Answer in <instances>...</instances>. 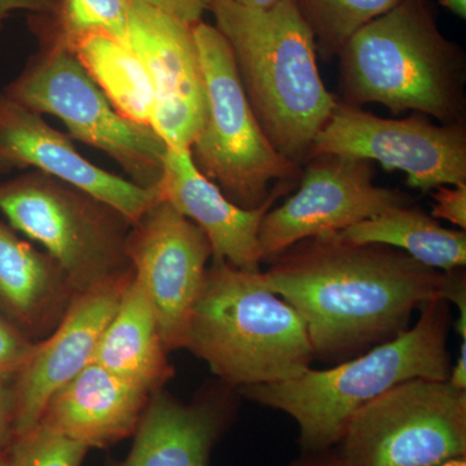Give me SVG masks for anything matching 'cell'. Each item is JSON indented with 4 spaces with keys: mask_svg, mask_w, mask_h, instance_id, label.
<instances>
[{
    "mask_svg": "<svg viewBox=\"0 0 466 466\" xmlns=\"http://www.w3.org/2000/svg\"><path fill=\"white\" fill-rule=\"evenodd\" d=\"M269 262L263 283L299 312L315 360L334 364L406 332L416 309L441 299L444 275L395 248L336 233L297 242Z\"/></svg>",
    "mask_w": 466,
    "mask_h": 466,
    "instance_id": "cell-1",
    "label": "cell"
},
{
    "mask_svg": "<svg viewBox=\"0 0 466 466\" xmlns=\"http://www.w3.org/2000/svg\"><path fill=\"white\" fill-rule=\"evenodd\" d=\"M208 11L231 48L263 133L280 155L302 165L337 101L325 88L314 34L296 2L257 9L211 0Z\"/></svg>",
    "mask_w": 466,
    "mask_h": 466,
    "instance_id": "cell-2",
    "label": "cell"
},
{
    "mask_svg": "<svg viewBox=\"0 0 466 466\" xmlns=\"http://www.w3.org/2000/svg\"><path fill=\"white\" fill-rule=\"evenodd\" d=\"M450 303L437 299L420 309L415 324L358 357L327 370H309L289 381L238 389L263 407L297 422L302 452L336 449L350 419L383 392L410 380L449 381Z\"/></svg>",
    "mask_w": 466,
    "mask_h": 466,
    "instance_id": "cell-3",
    "label": "cell"
},
{
    "mask_svg": "<svg viewBox=\"0 0 466 466\" xmlns=\"http://www.w3.org/2000/svg\"><path fill=\"white\" fill-rule=\"evenodd\" d=\"M339 56L343 104L464 121V56L441 33L431 0H401L359 29Z\"/></svg>",
    "mask_w": 466,
    "mask_h": 466,
    "instance_id": "cell-4",
    "label": "cell"
},
{
    "mask_svg": "<svg viewBox=\"0 0 466 466\" xmlns=\"http://www.w3.org/2000/svg\"><path fill=\"white\" fill-rule=\"evenodd\" d=\"M186 349L238 389L289 381L315 360L302 318L266 287L262 271H244L225 260L208 267Z\"/></svg>",
    "mask_w": 466,
    "mask_h": 466,
    "instance_id": "cell-5",
    "label": "cell"
},
{
    "mask_svg": "<svg viewBox=\"0 0 466 466\" xmlns=\"http://www.w3.org/2000/svg\"><path fill=\"white\" fill-rule=\"evenodd\" d=\"M207 87V115L191 155L196 167L244 208L265 204L272 184L293 183L299 165L275 149L242 87L235 58L216 26H192Z\"/></svg>",
    "mask_w": 466,
    "mask_h": 466,
    "instance_id": "cell-6",
    "label": "cell"
},
{
    "mask_svg": "<svg viewBox=\"0 0 466 466\" xmlns=\"http://www.w3.org/2000/svg\"><path fill=\"white\" fill-rule=\"evenodd\" d=\"M0 214L60 266L76 293L133 271L126 241L133 223L115 208L51 175L0 180Z\"/></svg>",
    "mask_w": 466,
    "mask_h": 466,
    "instance_id": "cell-7",
    "label": "cell"
},
{
    "mask_svg": "<svg viewBox=\"0 0 466 466\" xmlns=\"http://www.w3.org/2000/svg\"><path fill=\"white\" fill-rule=\"evenodd\" d=\"M3 91L39 115L56 116L72 139L103 150L131 182L157 188L167 143L150 126L119 115L66 46L50 41Z\"/></svg>",
    "mask_w": 466,
    "mask_h": 466,
    "instance_id": "cell-8",
    "label": "cell"
},
{
    "mask_svg": "<svg viewBox=\"0 0 466 466\" xmlns=\"http://www.w3.org/2000/svg\"><path fill=\"white\" fill-rule=\"evenodd\" d=\"M349 466H435L466 458V390L401 382L358 410L339 443Z\"/></svg>",
    "mask_w": 466,
    "mask_h": 466,
    "instance_id": "cell-9",
    "label": "cell"
},
{
    "mask_svg": "<svg viewBox=\"0 0 466 466\" xmlns=\"http://www.w3.org/2000/svg\"><path fill=\"white\" fill-rule=\"evenodd\" d=\"M343 156L400 170L422 192L466 184L464 121L433 125L419 115L382 118L359 106L337 103L312 143L309 158Z\"/></svg>",
    "mask_w": 466,
    "mask_h": 466,
    "instance_id": "cell-10",
    "label": "cell"
},
{
    "mask_svg": "<svg viewBox=\"0 0 466 466\" xmlns=\"http://www.w3.org/2000/svg\"><path fill=\"white\" fill-rule=\"evenodd\" d=\"M126 256L155 309L165 349H186L193 308L213 258L207 236L161 200L131 226Z\"/></svg>",
    "mask_w": 466,
    "mask_h": 466,
    "instance_id": "cell-11",
    "label": "cell"
},
{
    "mask_svg": "<svg viewBox=\"0 0 466 466\" xmlns=\"http://www.w3.org/2000/svg\"><path fill=\"white\" fill-rule=\"evenodd\" d=\"M309 159L299 191L263 218L258 235L262 262L306 238L339 232L408 205L406 196L376 186L372 162L343 156Z\"/></svg>",
    "mask_w": 466,
    "mask_h": 466,
    "instance_id": "cell-12",
    "label": "cell"
},
{
    "mask_svg": "<svg viewBox=\"0 0 466 466\" xmlns=\"http://www.w3.org/2000/svg\"><path fill=\"white\" fill-rule=\"evenodd\" d=\"M128 43L155 92L152 127L170 148H191L207 115V87L191 25L131 0Z\"/></svg>",
    "mask_w": 466,
    "mask_h": 466,
    "instance_id": "cell-13",
    "label": "cell"
},
{
    "mask_svg": "<svg viewBox=\"0 0 466 466\" xmlns=\"http://www.w3.org/2000/svg\"><path fill=\"white\" fill-rule=\"evenodd\" d=\"M133 276L134 269L76 293L54 332L35 342L11 388L15 438L33 431L52 395L91 363Z\"/></svg>",
    "mask_w": 466,
    "mask_h": 466,
    "instance_id": "cell-14",
    "label": "cell"
},
{
    "mask_svg": "<svg viewBox=\"0 0 466 466\" xmlns=\"http://www.w3.org/2000/svg\"><path fill=\"white\" fill-rule=\"evenodd\" d=\"M24 168L51 175L90 193L133 225L161 201L157 188H144L92 164L76 149L69 135L0 91V177Z\"/></svg>",
    "mask_w": 466,
    "mask_h": 466,
    "instance_id": "cell-15",
    "label": "cell"
},
{
    "mask_svg": "<svg viewBox=\"0 0 466 466\" xmlns=\"http://www.w3.org/2000/svg\"><path fill=\"white\" fill-rule=\"evenodd\" d=\"M289 186L278 184L259 208H240L198 170L191 150L167 147L157 189L162 201L168 202L205 233L213 260H225L235 268L257 272L262 263L258 235L263 218L279 196L289 191Z\"/></svg>",
    "mask_w": 466,
    "mask_h": 466,
    "instance_id": "cell-16",
    "label": "cell"
},
{
    "mask_svg": "<svg viewBox=\"0 0 466 466\" xmlns=\"http://www.w3.org/2000/svg\"><path fill=\"white\" fill-rule=\"evenodd\" d=\"M153 392L96 363L52 395L38 425L88 450L106 449L134 437Z\"/></svg>",
    "mask_w": 466,
    "mask_h": 466,
    "instance_id": "cell-17",
    "label": "cell"
},
{
    "mask_svg": "<svg viewBox=\"0 0 466 466\" xmlns=\"http://www.w3.org/2000/svg\"><path fill=\"white\" fill-rule=\"evenodd\" d=\"M233 416L235 408L226 397L184 403L167 392H153L130 452L110 466H208Z\"/></svg>",
    "mask_w": 466,
    "mask_h": 466,
    "instance_id": "cell-18",
    "label": "cell"
},
{
    "mask_svg": "<svg viewBox=\"0 0 466 466\" xmlns=\"http://www.w3.org/2000/svg\"><path fill=\"white\" fill-rule=\"evenodd\" d=\"M76 291L60 266L0 220V315L27 339L54 332Z\"/></svg>",
    "mask_w": 466,
    "mask_h": 466,
    "instance_id": "cell-19",
    "label": "cell"
},
{
    "mask_svg": "<svg viewBox=\"0 0 466 466\" xmlns=\"http://www.w3.org/2000/svg\"><path fill=\"white\" fill-rule=\"evenodd\" d=\"M91 363L150 392L161 390L174 376L155 309L135 275L101 334Z\"/></svg>",
    "mask_w": 466,
    "mask_h": 466,
    "instance_id": "cell-20",
    "label": "cell"
},
{
    "mask_svg": "<svg viewBox=\"0 0 466 466\" xmlns=\"http://www.w3.org/2000/svg\"><path fill=\"white\" fill-rule=\"evenodd\" d=\"M352 244H380L403 251L416 262L441 272L465 268L464 229L441 227L420 208L395 207L339 232Z\"/></svg>",
    "mask_w": 466,
    "mask_h": 466,
    "instance_id": "cell-21",
    "label": "cell"
},
{
    "mask_svg": "<svg viewBox=\"0 0 466 466\" xmlns=\"http://www.w3.org/2000/svg\"><path fill=\"white\" fill-rule=\"evenodd\" d=\"M64 46L76 55L119 115L152 127V81L142 57L130 45L109 34L88 33Z\"/></svg>",
    "mask_w": 466,
    "mask_h": 466,
    "instance_id": "cell-22",
    "label": "cell"
},
{
    "mask_svg": "<svg viewBox=\"0 0 466 466\" xmlns=\"http://www.w3.org/2000/svg\"><path fill=\"white\" fill-rule=\"evenodd\" d=\"M314 34L317 51L324 58L339 56L345 43L401 0H294Z\"/></svg>",
    "mask_w": 466,
    "mask_h": 466,
    "instance_id": "cell-23",
    "label": "cell"
},
{
    "mask_svg": "<svg viewBox=\"0 0 466 466\" xmlns=\"http://www.w3.org/2000/svg\"><path fill=\"white\" fill-rule=\"evenodd\" d=\"M131 0H60L51 41L61 45L88 33H106L128 43Z\"/></svg>",
    "mask_w": 466,
    "mask_h": 466,
    "instance_id": "cell-24",
    "label": "cell"
},
{
    "mask_svg": "<svg viewBox=\"0 0 466 466\" xmlns=\"http://www.w3.org/2000/svg\"><path fill=\"white\" fill-rule=\"evenodd\" d=\"M87 447L36 425L8 447V466H82Z\"/></svg>",
    "mask_w": 466,
    "mask_h": 466,
    "instance_id": "cell-25",
    "label": "cell"
},
{
    "mask_svg": "<svg viewBox=\"0 0 466 466\" xmlns=\"http://www.w3.org/2000/svg\"><path fill=\"white\" fill-rule=\"evenodd\" d=\"M34 348L35 342L0 315V381L15 380L29 360Z\"/></svg>",
    "mask_w": 466,
    "mask_h": 466,
    "instance_id": "cell-26",
    "label": "cell"
},
{
    "mask_svg": "<svg viewBox=\"0 0 466 466\" xmlns=\"http://www.w3.org/2000/svg\"><path fill=\"white\" fill-rule=\"evenodd\" d=\"M433 218L447 220L459 228H466V184L440 186L431 191Z\"/></svg>",
    "mask_w": 466,
    "mask_h": 466,
    "instance_id": "cell-27",
    "label": "cell"
},
{
    "mask_svg": "<svg viewBox=\"0 0 466 466\" xmlns=\"http://www.w3.org/2000/svg\"><path fill=\"white\" fill-rule=\"evenodd\" d=\"M137 2L158 9L168 16L191 26L202 21V16L211 5V0H137Z\"/></svg>",
    "mask_w": 466,
    "mask_h": 466,
    "instance_id": "cell-28",
    "label": "cell"
},
{
    "mask_svg": "<svg viewBox=\"0 0 466 466\" xmlns=\"http://www.w3.org/2000/svg\"><path fill=\"white\" fill-rule=\"evenodd\" d=\"M443 283L441 288V299L452 303L459 309L456 332L466 339V276L464 268H456L443 272Z\"/></svg>",
    "mask_w": 466,
    "mask_h": 466,
    "instance_id": "cell-29",
    "label": "cell"
},
{
    "mask_svg": "<svg viewBox=\"0 0 466 466\" xmlns=\"http://www.w3.org/2000/svg\"><path fill=\"white\" fill-rule=\"evenodd\" d=\"M15 440L14 400L7 382L0 381V452Z\"/></svg>",
    "mask_w": 466,
    "mask_h": 466,
    "instance_id": "cell-30",
    "label": "cell"
},
{
    "mask_svg": "<svg viewBox=\"0 0 466 466\" xmlns=\"http://www.w3.org/2000/svg\"><path fill=\"white\" fill-rule=\"evenodd\" d=\"M60 0H0V27L14 12L30 11L50 14L56 11Z\"/></svg>",
    "mask_w": 466,
    "mask_h": 466,
    "instance_id": "cell-31",
    "label": "cell"
},
{
    "mask_svg": "<svg viewBox=\"0 0 466 466\" xmlns=\"http://www.w3.org/2000/svg\"><path fill=\"white\" fill-rule=\"evenodd\" d=\"M287 466H349L337 449L320 452H302Z\"/></svg>",
    "mask_w": 466,
    "mask_h": 466,
    "instance_id": "cell-32",
    "label": "cell"
},
{
    "mask_svg": "<svg viewBox=\"0 0 466 466\" xmlns=\"http://www.w3.org/2000/svg\"><path fill=\"white\" fill-rule=\"evenodd\" d=\"M449 383L458 390H466V339H462L455 366L451 367Z\"/></svg>",
    "mask_w": 466,
    "mask_h": 466,
    "instance_id": "cell-33",
    "label": "cell"
},
{
    "mask_svg": "<svg viewBox=\"0 0 466 466\" xmlns=\"http://www.w3.org/2000/svg\"><path fill=\"white\" fill-rule=\"evenodd\" d=\"M441 7L449 9L456 16L465 20L466 18V0H438Z\"/></svg>",
    "mask_w": 466,
    "mask_h": 466,
    "instance_id": "cell-34",
    "label": "cell"
},
{
    "mask_svg": "<svg viewBox=\"0 0 466 466\" xmlns=\"http://www.w3.org/2000/svg\"><path fill=\"white\" fill-rule=\"evenodd\" d=\"M238 5H244V7L257 8V9H268L283 2V0H232Z\"/></svg>",
    "mask_w": 466,
    "mask_h": 466,
    "instance_id": "cell-35",
    "label": "cell"
},
{
    "mask_svg": "<svg viewBox=\"0 0 466 466\" xmlns=\"http://www.w3.org/2000/svg\"><path fill=\"white\" fill-rule=\"evenodd\" d=\"M435 466H466V458L450 460V461L441 462V464Z\"/></svg>",
    "mask_w": 466,
    "mask_h": 466,
    "instance_id": "cell-36",
    "label": "cell"
},
{
    "mask_svg": "<svg viewBox=\"0 0 466 466\" xmlns=\"http://www.w3.org/2000/svg\"><path fill=\"white\" fill-rule=\"evenodd\" d=\"M0 466H8V449L0 452Z\"/></svg>",
    "mask_w": 466,
    "mask_h": 466,
    "instance_id": "cell-37",
    "label": "cell"
}]
</instances>
